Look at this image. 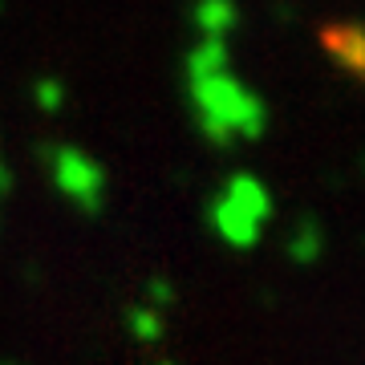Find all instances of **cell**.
I'll list each match as a JSON object with an SVG mask.
<instances>
[{
  "label": "cell",
  "mask_w": 365,
  "mask_h": 365,
  "mask_svg": "<svg viewBox=\"0 0 365 365\" xmlns=\"http://www.w3.org/2000/svg\"><path fill=\"white\" fill-rule=\"evenodd\" d=\"M49 167L53 179L61 187V195H69L86 215H98L106 203V170L93 163L90 155H81L73 146H61V150H49Z\"/></svg>",
  "instance_id": "obj_2"
},
{
  "label": "cell",
  "mask_w": 365,
  "mask_h": 365,
  "mask_svg": "<svg viewBox=\"0 0 365 365\" xmlns=\"http://www.w3.org/2000/svg\"><path fill=\"white\" fill-rule=\"evenodd\" d=\"M150 300H155V304H167V300H175V288H170L167 280H155V284H150Z\"/></svg>",
  "instance_id": "obj_11"
},
{
  "label": "cell",
  "mask_w": 365,
  "mask_h": 365,
  "mask_svg": "<svg viewBox=\"0 0 365 365\" xmlns=\"http://www.w3.org/2000/svg\"><path fill=\"white\" fill-rule=\"evenodd\" d=\"M223 61H227V45H223L220 37H203V45H199V49L191 53V61H187V69H191V81H195V78H207V73H220Z\"/></svg>",
  "instance_id": "obj_7"
},
{
  "label": "cell",
  "mask_w": 365,
  "mask_h": 365,
  "mask_svg": "<svg viewBox=\"0 0 365 365\" xmlns=\"http://www.w3.org/2000/svg\"><path fill=\"white\" fill-rule=\"evenodd\" d=\"M130 329L138 333V341H158L163 337V317L155 309H130Z\"/></svg>",
  "instance_id": "obj_9"
},
{
  "label": "cell",
  "mask_w": 365,
  "mask_h": 365,
  "mask_svg": "<svg viewBox=\"0 0 365 365\" xmlns=\"http://www.w3.org/2000/svg\"><path fill=\"white\" fill-rule=\"evenodd\" d=\"M207 220L232 248H252V244L260 240V220H252L248 211H240L227 195H220L207 207Z\"/></svg>",
  "instance_id": "obj_3"
},
{
  "label": "cell",
  "mask_w": 365,
  "mask_h": 365,
  "mask_svg": "<svg viewBox=\"0 0 365 365\" xmlns=\"http://www.w3.org/2000/svg\"><path fill=\"white\" fill-rule=\"evenodd\" d=\"M37 102L45 106V110H57V106H61V86H57V81H37Z\"/></svg>",
  "instance_id": "obj_10"
},
{
  "label": "cell",
  "mask_w": 365,
  "mask_h": 365,
  "mask_svg": "<svg viewBox=\"0 0 365 365\" xmlns=\"http://www.w3.org/2000/svg\"><path fill=\"white\" fill-rule=\"evenodd\" d=\"M317 252H321V227H317V220H304L288 240V256L297 264H309L317 260Z\"/></svg>",
  "instance_id": "obj_8"
},
{
  "label": "cell",
  "mask_w": 365,
  "mask_h": 365,
  "mask_svg": "<svg viewBox=\"0 0 365 365\" xmlns=\"http://www.w3.org/2000/svg\"><path fill=\"white\" fill-rule=\"evenodd\" d=\"M325 49L333 53V61L349 69V73H361V25H341V29H325Z\"/></svg>",
  "instance_id": "obj_4"
},
{
  "label": "cell",
  "mask_w": 365,
  "mask_h": 365,
  "mask_svg": "<svg viewBox=\"0 0 365 365\" xmlns=\"http://www.w3.org/2000/svg\"><path fill=\"white\" fill-rule=\"evenodd\" d=\"M9 187H13V170H9V167H4V163H0V195H4Z\"/></svg>",
  "instance_id": "obj_12"
},
{
  "label": "cell",
  "mask_w": 365,
  "mask_h": 365,
  "mask_svg": "<svg viewBox=\"0 0 365 365\" xmlns=\"http://www.w3.org/2000/svg\"><path fill=\"white\" fill-rule=\"evenodd\" d=\"M195 16H199V29H203L207 37L223 41V33L235 25V4L232 0H203V4L195 9Z\"/></svg>",
  "instance_id": "obj_6"
},
{
  "label": "cell",
  "mask_w": 365,
  "mask_h": 365,
  "mask_svg": "<svg viewBox=\"0 0 365 365\" xmlns=\"http://www.w3.org/2000/svg\"><path fill=\"white\" fill-rule=\"evenodd\" d=\"M191 98L199 106V126L215 146L232 143V138H260L268 110L252 90H244L240 81L227 73H207V78L191 81Z\"/></svg>",
  "instance_id": "obj_1"
},
{
  "label": "cell",
  "mask_w": 365,
  "mask_h": 365,
  "mask_svg": "<svg viewBox=\"0 0 365 365\" xmlns=\"http://www.w3.org/2000/svg\"><path fill=\"white\" fill-rule=\"evenodd\" d=\"M223 195L232 199L240 211H248L252 220H268V211H272V199H268V191H264L260 182L252 179V175H235L232 182H227V191Z\"/></svg>",
  "instance_id": "obj_5"
}]
</instances>
